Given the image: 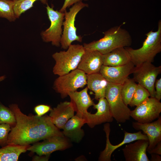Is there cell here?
Instances as JSON below:
<instances>
[{
    "label": "cell",
    "mask_w": 161,
    "mask_h": 161,
    "mask_svg": "<svg viewBox=\"0 0 161 161\" xmlns=\"http://www.w3.org/2000/svg\"><path fill=\"white\" fill-rule=\"evenodd\" d=\"M9 107L14 114L16 123L11 127L7 145H27L53 136H64L49 116H27L21 112L17 104Z\"/></svg>",
    "instance_id": "6da1fadb"
},
{
    "label": "cell",
    "mask_w": 161,
    "mask_h": 161,
    "mask_svg": "<svg viewBox=\"0 0 161 161\" xmlns=\"http://www.w3.org/2000/svg\"><path fill=\"white\" fill-rule=\"evenodd\" d=\"M103 33L104 37L99 40L84 43V49L97 51L104 55L116 48L128 47L131 44L132 38L130 33L120 26L112 27Z\"/></svg>",
    "instance_id": "7a4b0ae2"
},
{
    "label": "cell",
    "mask_w": 161,
    "mask_h": 161,
    "mask_svg": "<svg viewBox=\"0 0 161 161\" xmlns=\"http://www.w3.org/2000/svg\"><path fill=\"white\" fill-rule=\"evenodd\" d=\"M145 35L146 38L140 48L137 49L126 48L135 66L145 62L152 63L156 55L161 52V21L160 20L158 22L157 31L151 30Z\"/></svg>",
    "instance_id": "3957f363"
},
{
    "label": "cell",
    "mask_w": 161,
    "mask_h": 161,
    "mask_svg": "<svg viewBox=\"0 0 161 161\" xmlns=\"http://www.w3.org/2000/svg\"><path fill=\"white\" fill-rule=\"evenodd\" d=\"M67 50L56 52L52 55L55 61L53 72L59 76L77 69L85 52L83 45L71 44Z\"/></svg>",
    "instance_id": "277c9868"
},
{
    "label": "cell",
    "mask_w": 161,
    "mask_h": 161,
    "mask_svg": "<svg viewBox=\"0 0 161 161\" xmlns=\"http://www.w3.org/2000/svg\"><path fill=\"white\" fill-rule=\"evenodd\" d=\"M122 85L109 82L105 98L106 99L111 115L118 123H124L130 117V109L124 103L120 93Z\"/></svg>",
    "instance_id": "5b68a950"
},
{
    "label": "cell",
    "mask_w": 161,
    "mask_h": 161,
    "mask_svg": "<svg viewBox=\"0 0 161 161\" xmlns=\"http://www.w3.org/2000/svg\"><path fill=\"white\" fill-rule=\"evenodd\" d=\"M87 84V75L77 69L69 73L59 76L55 80L53 88L62 98L68 96L69 93L83 88Z\"/></svg>",
    "instance_id": "8992f818"
},
{
    "label": "cell",
    "mask_w": 161,
    "mask_h": 161,
    "mask_svg": "<svg viewBox=\"0 0 161 161\" xmlns=\"http://www.w3.org/2000/svg\"><path fill=\"white\" fill-rule=\"evenodd\" d=\"M88 6V4L80 1L73 4L69 12L66 11L64 12L65 20L63 23V30L60 41L62 48L67 49L72 42L74 41L82 42V37L77 34L75 22L78 13L83 8Z\"/></svg>",
    "instance_id": "52a82bcc"
},
{
    "label": "cell",
    "mask_w": 161,
    "mask_h": 161,
    "mask_svg": "<svg viewBox=\"0 0 161 161\" xmlns=\"http://www.w3.org/2000/svg\"><path fill=\"white\" fill-rule=\"evenodd\" d=\"M161 72V66H156L151 62H145L135 66L132 72L133 79L145 88L150 97H154V84L156 78Z\"/></svg>",
    "instance_id": "ba28073f"
},
{
    "label": "cell",
    "mask_w": 161,
    "mask_h": 161,
    "mask_svg": "<svg viewBox=\"0 0 161 161\" xmlns=\"http://www.w3.org/2000/svg\"><path fill=\"white\" fill-rule=\"evenodd\" d=\"M47 12L51 24L49 27L41 33L43 41L46 42H51L52 45L60 47L63 30L62 26L64 19L65 13L57 10H55L53 7H51L47 4Z\"/></svg>",
    "instance_id": "9c48e42d"
},
{
    "label": "cell",
    "mask_w": 161,
    "mask_h": 161,
    "mask_svg": "<svg viewBox=\"0 0 161 161\" xmlns=\"http://www.w3.org/2000/svg\"><path fill=\"white\" fill-rule=\"evenodd\" d=\"M136 106L130 115L138 123H151L160 116L161 103L154 97H149Z\"/></svg>",
    "instance_id": "30bf717a"
},
{
    "label": "cell",
    "mask_w": 161,
    "mask_h": 161,
    "mask_svg": "<svg viewBox=\"0 0 161 161\" xmlns=\"http://www.w3.org/2000/svg\"><path fill=\"white\" fill-rule=\"evenodd\" d=\"M69 146V143L65 136H54L41 142L34 143L30 145L27 150L35 153L39 156H47L56 151L64 150Z\"/></svg>",
    "instance_id": "8fae6325"
},
{
    "label": "cell",
    "mask_w": 161,
    "mask_h": 161,
    "mask_svg": "<svg viewBox=\"0 0 161 161\" xmlns=\"http://www.w3.org/2000/svg\"><path fill=\"white\" fill-rule=\"evenodd\" d=\"M103 130L106 135V144L105 149L100 155L98 161H111V156L113 152L118 148L125 144L129 143L134 141L140 139L148 140L146 135L139 131L137 132L131 133L124 131V136L123 140L119 144L113 145L110 142L109 136L110 131V125L107 123L104 126Z\"/></svg>",
    "instance_id": "7c38bea8"
},
{
    "label": "cell",
    "mask_w": 161,
    "mask_h": 161,
    "mask_svg": "<svg viewBox=\"0 0 161 161\" xmlns=\"http://www.w3.org/2000/svg\"><path fill=\"white\" fill-rule=\"evenodd\" d=\"M135 66L131 61L122 65L112 66L102 65L99 71L109 82L122 85L132 74Z\"/></svg>",
    "instance_id": "4fadbf2b"
},
{
    "label": "cell",
    "mask_w": 161,
    "mask_h": 161,
    "mask_svg": "<svg viewBox=\"0 0 161 161\" xmlns=\"http://www.w3.org/2000/svg\"><path fill=\"white\" fill-rule=\"evenodd\" d=\"M98 100V103L93 106V108L97 109V112L95 114L89 112L85 119L86 123L91 128L102 123L112 122L113 120L106 99L102 98Z\"/></svg>",
    "instance_id": "5bb4252c"
},
{
    "label": "cell",
    "mask_w": 161,
    "mask_h": 161,
    "mask_svg": "<svg viewBox=\"0 0 161 161\" xmlns=\"http://www.w3.org/2000/svg\"><path fill=\"white\" fill-rule=\"evenodd\" d=\"M133 127L137 130H142L146 135L149 141L147 149L148 152L152 150L161 141V117L153 122L143 123L133 122Z\"/></svg>",
    "instance_id": "9a60e30c"
},
{
    "label": "cell",
    "mask_w": 161,
    "mask_h": 161,
    "mask_svg": "<svg viewBox=\"0 0 161 161\" xmlns=\"http://www.w3.org/2000/svg\"><path fill=\"white\" fill-rule=\"evenodd\" d=\"M88 88L86 87L81 91L70 92L69 96L72 103L76 115L85 119L89 113L88 108L95 104L88 93Z\"/></svg>",
    "instance_id": "2e32d148"
},
{
    "label": "cell",
    "mask_w": 161,
    "mask_h": 161,
    "mask_svg": "<svg viewBox=\"0 0 161 161\" xmlns=\"http://www.w3.org/2000/svg\"><path fill=\"white\" fill-rule=\"evenodd\" d=\"M50 112L51 122L59 129H63L67 122L74 116L75 111L72 103L65 101L51 109Z\"/></svg>",
    "instance_id": "e0dca14e"
},
{
    "label": "cell",
    "mask_w": 161,
    "mask_h": 161,
    "mask_svg": "<svg viewBox=\"0 0 161 161\" xmlns=\"http://www.w3.org/2000/svg\"><path fill=\"white\" fill-rule=\"evenodd\" d=\"M102 55L97 51L85 50L77 69L86 75L99 72L103 65Z\"/></svg>",
    "instance_id": "ac0fdd59"
},
{
    "label": "cell",
    "mask_w": 161,
    "mask_h": 161,
    "mask_svg": "<svg viewBox=\"0 0 161 161\" xmlns=\"http://www.w3.org/2000/svg\"><path fill=\"white\" fill-rule=\"evenodd\" d=\"M126 145L122 149L126 161H149L146 154L148 140L140 139Z\"/></svg>",
    "instance_id": "d6986e66"
},
{
    "label": "cell",
    "mask_w": 161,
    "mask_h": 161,
    "mask_svg": "<svg viewBox=\"0 0 161 161\" xmlns=\"http://www.w3.org/2000/svg\"><path fill=\"white\" fill-rule=\"evenodd\" d=\"M85 123L86 122L84 119L76 115H74L66 123L62 132L65 137L78 143L84 136V131L81 128Z\"/></svg>",
    "instance_id": "ffe728a7"
},
{
    "label": "cell",
    "mask_w": 161,
    "mask_h": 161,
    "mask_svg": "<svg viewBox=\"0 0 161 161\" xmlns=\"http://www.w3.org/2000/svg\"><path fill=\"white\" fill-rule=\"evenodd\" d=\"M103 65L115 66L126 64L130 61V55L126 48L118 47L103 55Z\"/></svg>",
    "instance_id": "44dd1931"
},
{
    "label": "cell",
    "mask_w": 161,
    "mask_h": 161,
    "mask_svg": "<svg viewBox=\"0 0 161 161\" xmlns=\"http://www.w3.org/2000/svg\"><path fill=\"white\" fill-rule=\"evenodd\" d=\"M109 82L99 72L87 75V87L95 94L96 100L105 98L106 88Z\"/></svg>",
    "instance_id": "7402d4cb"
},
{
    "label": "cell",
    "mask_w": 161,
    "mask_h": 161,
    "mask_svg": "<svg viewBox=\"0 0 161 161\" xmlns=\"http://www.w3.org/2000/svg\"><path fill=\"white\" fill-rule=\"evenodd\" d=\"M30 146L7 145L0 148V161H16L19 156Z\"/></svg>",
    "instance_id": "603a6c76"
},
{
    "label": "cell",
    "mask_w": 161,
    "mask_h": 161,
    "mask_svg": "<svg viewBox=\"0 0 161 161\" xmlns=\"http://www.w3.org/2000/svg\"><path fill=\"white\" fill-rule=\"evenodd\" d=\"M137 84L133 79L128 78L122 85L120 93L123 101L129 105L135 91Z\"/></svg>",
    "instance_id": "cb8c5ba5"
},
{
    "label": "cell",
    "mask_w": 161,
    "mask_h": 161,
    "mask_svg": "<svg viewBox=\"0 0 161 161\" xmlns=\"http://www.w3.org/2000/svg\"><path fill=\"white\" fill-rule=\"evenodd\" d=\"M13 9L16 18H19L21 14L33 7L34 3L40 0L43 4H46L47 0H13Z\"/></svg>",
    "instance_id": "d4e9b609"
},
{
    "label": "cell",
    "mask_w": 161,
    "mask_h": 161,
    "mask_svg": "<svg viewBox=\"0 0 161 161\" xmlns=\"http://www.w3.org/2000/svg\"><path fill=\"white\" fill-rule=\"evenodd\" d=\"M13 0H0V17L10 21H15L16 18L14 11Z\"/></svg>",
    "instance_id": "484cf974"
},
{
    "label": "cell",
    "mask_w": 161,
    "mask_h": 161,
    "mask_svg": "<svg viewBox=\"0 0 161 161\" xmlns=\"http://www.w3.org/2000/svg\"><path fill=\"white\" fill-rule=\"evenodd\" d=\"M150 96L148 91L144 87L138 84L132 98L129 104L130 106H136Z\"/></svg>",
    "instance_id": "4316f807"
},
{
    "label": "cell",
    "mask_w": 161,
    "mask_h": 161,
    "mask_svg": "<svg viewBox=\"0 0 161 161\" xmlns=\"http://www.w3.org/2000/svg\"><path fill=\"white\" fill-rule=\"evenodd\" d=\"M2 123L8 124L12 127L15 126L16 120L12 110L0 102V124Z\"/></svg>",
    "instance_id": "83f0119b"
},
{
    "label": "cell",
    "mask_w": 161,
    "mask_h": 161,
    "mask_svg": "<svg viewBox=\"0 0 161 161\" xmlns=\"http://www.w3.org/2000/svg\"><path fill=\"white\" fill-rule=\"evenodd\" d=\"M11 130V127L8 124H0V145L2 147L7 145L9 132Z\"/></svg>",
    "instance_id": "f1b7e54d"
},
{
    "label": "cell",
    "mask_w": 161,
    "mask_h": 161,
    "mask_svg": "<svg viewBox=\"0 0 161 161\" xmlns=\"http://www.w3.org/2000/svg\"><path fill=\"white\" fill-rule=\"evenodd\" d=\"M51 107L47 105L41 104L36 105L34 107V111L36 115L41 117L50 111Z\"/></svg>",
    "instance_id": "f546056e"
},
{
    "label": "cell",
    "mask_w": 161,
    "mask_h": 161,
    "mask_svg": "<svg viewBox=\"0 0 161 161\" xmlns=\"http://www.w3.org/2000/svg\"><path fill=\"white\" fill-rule=\"evenodd\" d=\"M154 88L156 89L154 97L160 100L161 99V78L156 80L154 84Z\"/></svg>",
    "instance_id": "4dcf8cb0"
},
{
    "label": "cell",
    "mask_w": 161,
    "mask_h": 161,
    "mask_svg": "<svg viewBox=\"0 0 161 161\" xmlns=\"http://www.w3.org/2000/svg\"><path fill=\"white\" fill-rule=\"evenodd\" d=\"M83 0L87 1L88 0H65L64 4L59 11L61 13H64L66 11L67 8L69 7L79 1Z\"/></svg>",
    "instance_id": "1f68e13d"
},
{
    "label": "cell",
    "mask_w": 161,
    "mask_h": 161,
    "mask_svg": "<svg viewBox=\"0 0 161 161\" xmlns=\"http://www.w3.org/2000/svg\"><path fill=\"white\" fill-rule=\"evenodd\" d=\"M150 154H154L161 155V141L159 142L151 150L148 151Z\"/></svg>",
    "instance_id": "d6a6232c"
},
{
    "label": "cell",
    "mask_w": 161,
    "mask_h": 161,
    "mask_svg": "<svg viewBox=\"0 0 161 161\" xmlns=\"http://www.w3.org/2000/svg\"><path fill=\"white\" fill-rule=\"evenodd\" d=\"M151 154V158L150 161H161V157L159 155Z\"/></svg>",
    "instance_id": "836d02e7"
},
{
    "label": "cell",
    "mask_w": 161,
    "mask_h": 161,
    "mask_svg": "<svg viewBox=\"0 0 161 161\" xmlns=\"http://www.w3.org/2000/svg\"><path fill=\"white\" fill-rule=\"evenodd\" d=\"M6 78L4 75H3L0 77V82L4 80Z\"/></svg>",
    "instance_id": "e575fe53"
}]
</instances>
